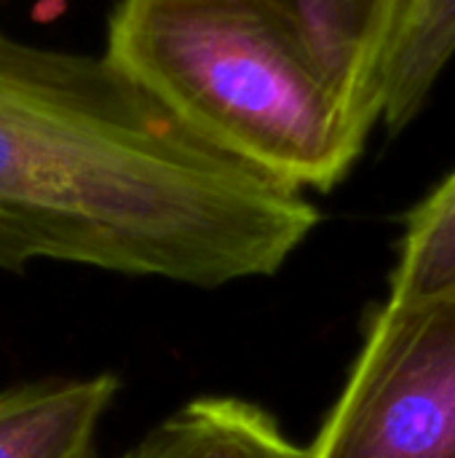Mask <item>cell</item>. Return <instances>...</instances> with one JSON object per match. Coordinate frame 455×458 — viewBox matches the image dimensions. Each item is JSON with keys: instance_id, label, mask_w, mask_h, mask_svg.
Segmentation results:
<instances>
[{"instance_id": "7", "label": "cell", "mask_w": 455, "mask_h": 458, "mask_svg": "<svg viewBox=\"0 0 455 458\" xmlns=\"http://www.w3.org/2000/svg\"><path fill=\"white\" fill-rule=\"evenodd\" d=\"M453 56L455 0H413L383 78L381 123L392 134L421 115Z\"/></svg>"}, {"instance_id": "6", "label": "cell", "mask_w": 455, "mask_h": 458, "mask_svg": "<svg viewBox=\"0 0 455 458\" xmlns=\"http://www.w3.org/2000/svg\"><path fill=\"white\" fill-rule=\"evenodd\" d=\"M123 458H311L260 408L204 397L142 437Z\"/></svg>"}, {"instance_id": "2", "label": "cell", "mask_w": 455, "mask_h": 458, "mask_svg": "<svg viewBox=\"0 0 455 458\" xmlns=\"http://www.w3.org/2000/svg\"><path fill=\"white\" fill-rule=\"evenodd\" d=\"M105 54L212 145L300 191H333L370 137L295 0H118Z\"/></svg>"}, {"instance_id": "1", "label": "cell", "mask_w": 455, "mask_h": 458, "mask_svg": "<svg viewBox=\"0 0 455 458\" xmlns=\"http://www.w3.org/2000/svg\"><path fill=\"white\" fill-rule=\"evenodd\" d=\"M316 223L300 188L212 145L107 54L0 30V268L223 287L276 274Z\"/></svg>"}, {"instance_id": "5", "label": "cell", "mask_w": 455, "mask_h": 458, "mask_svg": "<svg viewBox=\"0 0 455 458\" xmlns=\"http://www.w3.org/2000/svg\"><path fill=\"white\" fill-rule=\"evenodd\" d=\"M115 392L110 373L0 392V458H94V435Z\"/></svg>"}, {"instance_id": "8", "label": "cell", "mask_w": 455, "mask_h": 458, "mask_svg": "<svg viewBox=\"0 0 455 458\" xmlns=\"http://www.w3.org/2000/svg\"><path fill=\"white\" fill-rule=\"evenodd\" d=\"M389 298L455 303V169L408 215Z\"/></svg>"}, {"instance_id": "4", "label": "cell", "mask_w": 455, "mask_h": 458, "mask_svg": "<svg viewBox=\"0 0 455 458\" xmlns=\"http://www.w3.org/2000/svg\"><path fill=\"white\" fill-rule=\"evenodd\" d=\"M322 67L357 126L381 123L383 78L413 0H295Z\"/></svg>"}, {"instance_id": "3", "label": "cell", "mask_w": 455, "mask_h": 458, "mask_svg": "<svg viewBox=\"0 0 455 458\" xmlns=\"http://www.w3.org/2000/svg\"><path fill=\"white\" fill-rule=\"evenodd\" d=\"M308 451L311 458H455L453 301H386Z\"/></svg>"}]
</instances>
